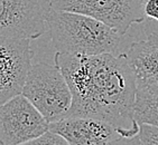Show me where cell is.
<instances>
[{
	"mask_svg": "<svg viewBox=\"0 0 158 145\" xmlns=\"http://www.w3.org/2000/svg\"><path fill=\"white\" fill-rule=\"evenodd\" d=\"M49 130V122L23 94L0 107V142L20 145L37 139Z\"/></svg>",
	"mask_w": 158,
	"mask_h": 145,
	"instance_id": "4",
	"label": "cell"
},
{
	"mask_svg": "<svg viewBox=\"0 0 158 145\" xmlns=\"http://www.w3.org/2000/svg\"><path fill=\"white\" fill-rule=\"evenodd\" d=\"M53 9L51 0H0V36L36 39Z\"/></svg>",
	"mask_w": 158,
	"mask_h": 145,
	"instance_id": "6",
	"label": "cell"
},
{
	"mask_svg": "<svg viewBox=\"0 0 158 145\" xmlns=\"http://www.w3.org/2000/svg\"><path fill=\"white\" fill-rule=\"evenodd\" d=\"M53 7L93 17L122 36L134 24L147 18L143 0H55Z\"/></svg>",
	"mask_w": 158,
	"mask_h": 145,
	"instance_id": "5",
	"label": "cell"
},
{
	"mask_svg": "<svg viewBox=\"0 0 158 145\" xmlns=\"http://www.w3.org/2000/svg\"><path fill=\"white\" fill-rule=\"evenodd\" d=\"M54 64L66 77L73 103L66 117L100 118L120 128L125 143L137 135L134 117L137 77L125 54L72 55L56 52Z\"/></svg>",
	"mask_w": 158,
	"mask_h": 145,
	"instance_id": "1",
	"label": "cell"
},
{
	"mask_svg": "<svg viewBox=\"0 0 158 145\" xmlns=\"http://www.w3.org/2000/svg\"><path fill=\"white\" fill-rule=\"evenodd\" d=\"M126 144H158V126L148 123H139V132L135 137L126 141Z\"/></svg>",
	"mask_w": 158,
	"mask_h": 145,
	"instance_id": "11",
	"label": "cell"
},
{
	"mask_svg": "<svg viewBox=\"0 0 158 145\" xmlns=\"http://www.w3.org/2000/svg\"><path fill=\"white\" fill-rule=\"evenodd\" d=\"M134 117L138 123H148L158 126V92L147 85L138 83Z\"/></svg>",
	"mask_w": 158,
	"mask_h": 145,
	"instance_id": "10",
	"label": "cell"
},
{
	"mask_svg": "<svg viewBox=\"0 0 158 145\" xmlns=\"http://www.w3.org/2000/svg\"><path fill=\"white\" fill-rule=\"evenodd\" d=\"M150 89H152V91H155V92H158V86H148Z\"/></svg>",
	"mask_w": 158,
	"mask_h": 145,
	"instance_id": "14",
	"label": "cell"
},
{
	"mask_svg": "<svg viewBox=\"0 0 158 145\" xmlns=\"http://www.w3.org/2000/svg\"><path fill=\"white\" fill-rule=\"evenodd\" d=\"M49 123L65 118L73 103V94L66 77L56 65H31L23 91Z\"/></svg>",
	"mask_w": 158,
	"mask_h": 145,
	"instance_id": "3",
	"label": "cell"
},
{
	"mask_svg": "<svg viewBox=\"0 0 158 145\" xmlns=\"http://www.w3.org/2000/svg\"><path fill=\"white\" fill-rule=\"evenodd\" d=\"M31 39L0 36V103L23 94L31 68Z\"/></svg>",
	"mask_w": 158,
	"mask_h": 145,
	"instance_id": "7",
	"label": "cell"
},
{
	"mask_svg": "<svg viewBox=\"0 0 158 145\" xmlns=\"http://www.w3.org/2000/svg\"><path fill=\"white\" fill-rule=\"evenodd\" d=\"M49 130L61 134L70 145L118 144L123 139L120 128L89 116H71L49 123Z\"/></svg>",
	"mask_w": 158,
	"mask_h": 145,
	"instance_id": "8",
	"label": "cell"
},
{
	"mask_svg": "<svg viewBox=\"0 0 158 145\" xmlns=\"http://www.w3.org/2000/svg\"><path fill=\"white\" fill-rule=\"evenodd\" d=\"M125 56L138 83L158 86V31L149 33L146 39L131 44Z\"/></svg>",
	"mask_w": 158,
	"mask_h": 145,
	"instance_id": "9",
	"label": "cell"
},
{
	"mask_svg": "<svg viewBox=\"0 0 158 145\" xmlns=\"http://www.w3.org/2000/svg\"><path fill=\"white\" fill-rule=\"evenodd\" d=\"M28 145H70L66 139H64L61 134L54 131L48 130L37 139H33L28 143Z\"/></svg>",
	"mask_w": 158,
	"mask_h": 145,
	"instance_id": "12",
	"label": "cell"
},
{
	"mask_svg": "<svg viewBox=\"0 0 158 145\" xmlns=\"http://www.w3.org/2000/svg\"><path fill=\"white\" fill-rule=\"evenodd\" d=\"M145 14L147 18L158 21V0H145Z\"/></svg>",
	"mask_w": 158,
	"mask_h": 145,
	"instance_id": "13",
	"label": "cell"
},
{
	"mask_svg": "<svg viewBox=\"0 0 158 145\" xmlns=\"http://www.w3.org/2000/svg\"><path fill=\"white\" fill-rule=\"evenodd\" d=\"M47 28L56 50L72 55L113 53L122 36L93 17L57 9L49 14Z\"/></svg>",
	"mask_w": 158,
	"mask_h": 145,
	"instance_id": "2",
	"label": "cell"
}]
</instances>
